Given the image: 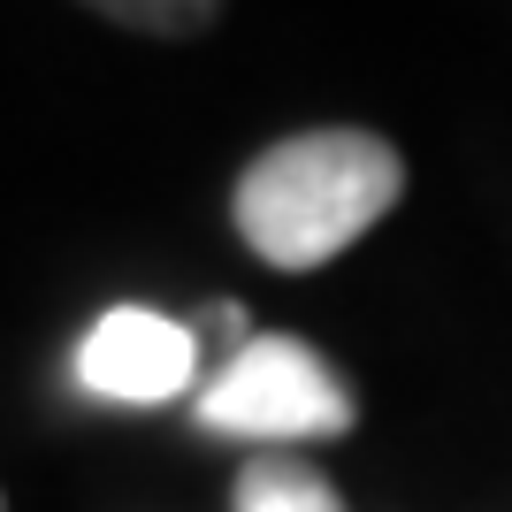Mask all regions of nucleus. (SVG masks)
Segmentation results:
<instances>
[{
    "label": "nucleus",
    "instance_id": "39448f33",
    "mask_svg": "<svg viewBox=\"0 0 512 512\" xmlns=\"http://www.w3.org/2000/svg\"><path fill=\"white\" fill-rule=\"evenodd\" d=\"M85 8H100V16L123 23V31L192 39V31H207V23H214V8H222V0H85Z\"/></svg>",
    "mask_w": 512,
    "mask_h": 512
},
{
    "label": "nucleus",
    "instance_id": "f257e3e1",
    "mask_svg": "<svg viewBox=\"0 0 512 512\" xmlns=\"http://www.w3.org/2000/svg\"><path fill=\"white\" fill-rule=\"evenodd\" d=\"M406 192V161L375 130H299L237 176V230L268 268H321L360 245Z\"/></svg>",
    "mask_w": 512,
    "mask_h": 512
},
{
    "label": "nucleus",
    "instance_id": "f03ea898",
    "mask_svg": "<svg viewBox=\"0 0 512 512\" xmlns=\"http://www.w3.org/2000/svg\"><path fill=\"white\" fill-rule=\"evenodd\" d=\"M199 421L214 436L306 444V436H344L352 428V390L329 375V360L306 337H253L199 390Z\"/></svg>",
    "mask_w": 512,
    "mask_h": 512
},
{
    "label": "nucleus",
    "instance_id": "20e7f679",
    "mask_svg": "<svg viewBox=\"0 0 512 512\" xmlns=\"http://www.w3.org/2000/svg\"><path fill=\"white\" fill-rule=\"evenodd\" d=\"M237 512H344L337 490L299 459H260L237 474Z\"/></svg>",
    "mask_w": 512,
    "mask_h": 512
},
{
    "label": "nucleus",
    "instance_id": "7ed1b4c3",
    "mask_svg": "<svg viewBox=\"0 0 512 512\" xmlns=\"http://www.w3.org/2000/svg\"><path fill=\"white\" fill-rule=\"evenodd\" d=\"M199 383V329L153 306H107L77 344V390L107 406H169Z\"/></svg>",
    "mask_w": 512,
    "mask_h": 512
},
{
    "label": "nucleus",
    "instance_id": "423d86ee",
    "mask_svg": "<svg viewBox=\"0 0 512 512\" xmlns=\"http://www.w3.org/2000/svg\"><path fill=\"white\" fill-rule=\"evenodd\" d=\"M0 512H8V505H0Z\"/></svg>",
    "mask_w": 512,
    "mask_h": 512
}]
</instances>
